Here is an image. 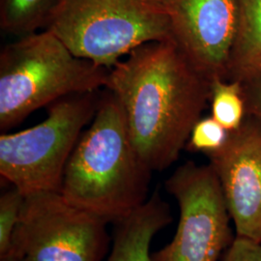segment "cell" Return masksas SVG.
<instances>
[{"instance_id":"cell-1","label":"cell","mask_w":261,"mask_h":261,"mask_svg":"<svg viewBox=\"0 0 261 261\" xmlns=\"http://www.w3.org/2000/svg\"><path fill=\"white\" fill-rule=\"evenodd\" d=\"M132 143L152 172L177 161L210 101L211 81L172 42L137 47L111 68Z\"/></svg>"},{"instance_id":"cell-2","label":"cell","mask_w":261,"mask_h":261,"mask_svg":"<svg viewBox=\"0 0 261 261\" xmlns=\"http://www.w3.org/2000/svg\"><path fill=\"white\" fill-rule=\"evenodd\" d=\"M151 177L132 143L121 105L106 89L66 164L59 193L114 224L147 201Z\"/></svg>"},{"instance_id":"cell-3","label":"cell","mask_w":261,"mask_h":261,"mask_svg":"<svg viewBox=\"0 0 261 261\" xmlns=\"http://www.w3.org/2000/svg\"><path fill=\"white\" fill-rule=\"evenodd\" d=\"M110 70L75 56L47 29L10 43L0 53V130L62 98L106 89Z\"/></svg>"},{"instance_id":"cell-4","label":"cell","mask_w":261,"mask_h":261,"mask_svg":"<svg viewBox=\"0 0 261 261\" xmlns=\"http://www.w3.org/2000/svg\"><path fill=\"white\" fill-rule=\"evenodd\" d=\"M46 29L109 69L142 45L172 42L163 0H58Z\"/></svg>"},{"instance_id":"cell-5","label":"cell","mask_w":261,"mask_h":261,"mask_svg":"<svg viewBox=\"0 0 261 261\" xmlns=\"http://www.w3.org/2000/svg\"><path fill=\"white\" fill-rule=\"evenodd\" d=\"M76 94L48 106L47 118L0 136V176L23 195L59 192L66 164L97 112L99 97Z\"/></svg>"},{"instance_id":"cell-6","label":"cell","mask_w":261,"mask_h":261,"mask_svg":"<svg viewBox=\"0 0 261 261\" xmlns=\"http://www.w3.org/2000/svg\"><path fill=\"white\" fill-rule=\"evenodd\" d=\"M110 224L59 192L28 194L6 255L21 261H103L112 241Z\"/></svg>"},{"instance_id":"cell-7","label":"cell","mask_w":261,"mask_h":261,"mask_svg":"<svg viewBox=\"0 0 261 261\" xmlns=\"http://www.w3.org/2000/svg\"><path fill=\"white\" fill-rule=\"evenodd\" d=\"M177 201L179 221L172 240L153 261H218L233 241L230 215L214 169L186 162L165 182Z\"/></svg>"},{"instance_id":"cell-8","label":"cell","mask_w":261,"mask_h":261,"mask_svg":"<svg viewBox=\"0 0 261 261\" xmlns=\"http://www.w3.org/2000/svg\"><path fill=\"white\" fill-rule=\"evenodd\" d=\"M172 42L209 79L226 80L239 0H163Z\"/></svg>"},{"instance_id":"cell-9","label":"cell","mask_w":261,"mask_h":261,"mask_svg":"<svg viewBox=\"0 0 261 261\" xmlns=\"http://www.w3.org/2000/svg\"><path fill=\"white\" fill-rule=\"evenodd\" d=\"M224 194L236 236L261 243V124L246 116L223 146L206 154Z\"/></svg>"},{"instance_id":"cell-10","label":"cell","mask_w":261,"mask_h":261,"mask_svg":"<svg viewBox=\"0 0 261 261\" xmlns=\"http://www.w3.org/2000/svg\"><path fill=\"white\" fill-rule=\"evenodd\" d=\"M171 221L169 205L156 189L144 204L113 224L112 251L107 261H153L151 243Z\"/></svg>"},{"instance_id":"cell-11","label":"cell","mask_w":261,"mask_h":261,"mask_svg":"<svg viewBox=\"0 0 261 261\" xmlns=\"http://www.w3.org/2000/svg\"><path fill=\"white\" fill-rule=\"evenodd\" d=\"M261 71V0H239V20L227 81L243 83Z\"/></svg>"},{"instance_id":"cell-12","label":"cell","mask_w":261,"mask_h":261,"mask_svg":"<svg viewBox=\"0 0 261 261\" xmlns=\"http://www.w3.org/2000/svg\"><path fill=\"white\" fill-rule=\"evenodd\" d=\"M58 0H0V27L23 37L47 28Z\"/></svg>"},{"instance_id":"cell-13","label":"cell","mask_w":261,"mask_h":261,"mask_svg":"<svg viewBox=\"0 0 261 261\" xmlns=\"http://www.w3.org/2000/svg\"><path fill=\"white\" fill-rule=\"evenodd\" d=\"M212 117L228 132L241 126L246 116L242 84L239 82L215 79L211 82Z\"/></svg>"},{"instance_id":"cell-14","label":"cell","mask_w":261,"mask_h":261,"mask_svg":"<svg viewBox=\"0 0 261 261\" xmlns=\"http://www.w3.org/2000/svg\"><path fill=\"white\" fill-rule=\"evenodd\" d=\"M25 195L19 189L11 186L0 196V258L4 257L11 248L12 238L19 223Z\"/></svg>"},{"instance_id":"cell-15","label":"cell","mask_w":261,"mask_h":261,"mask_svg":"<svg viewBox=\"0 0 261 261\" xmlns=\"http://www.w3.org/2000/svg\"><path fill=\"white\" fill-rule=\"evenodd\" d=\"M227 136L228 130L212 116L200 118L192 130L186 148L191 152H201L206 155L221 148Z\"/></svg>"},{"instance_id":"cell-16","label":"cell","mask_w":261,"mask_h":261,"mask_svg":"<svg viewBox=\"0 0 261 261\" xmlns=\"http://www.w3.org/2000/svg\"><path fill=\"white\" fill-rule=\"evenodd\" d=\"M222 261H261V243L235 236Z\"/></svg>"},{"instance_id":"cell-17","label":"cell","mask_w":261,"mask_h":261,"mask_svg":"<svg viewBox=\"0 0 261 261\" xmlns=\"http://www.w3.org/2000/svg\"><path fill=\"white\" fill-rule=\"evenodd\" d=\"M241 84L247 116L261 124V71Z\"/></svg>"},{"instance_id":"cell-18","label":"cell","mask_w":261,"mask_h":261,"mask_svg":"<svg viewBox=\"0 0 261 261\" xmlns=\"http://www.w3.org/2000/svg\"><path fill=\"white\" fill-rule=\"evenodd\" d=\"M0 261H21L18 257H16V256H14V255H11V254H8V255H6V256H4V257H2V258H0Z\"/></svg>"}]
</instances>
